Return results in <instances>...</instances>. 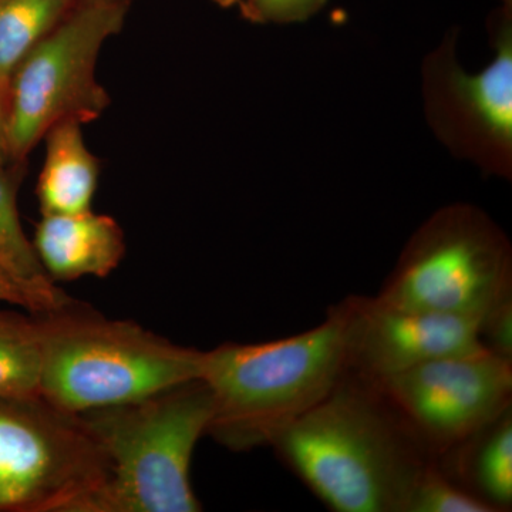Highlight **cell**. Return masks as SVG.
Segmentation results:
<instances>
[{"instance_id":"1","label":"cell","mask_w":512,"mask_h":512,"mask_svg":"<svg viewBox=\"0 0 512 512\" xmlns=\"http://www.w3.org/2000/svg\"><path fill=\"white\" fill-rule=\"evenodd\" d=\"M269 446L336 512H403L414 477L431 460L377 384L349 369Z\"/></svg>"},{"instance_id":"2","label":"cell","mask_w":512,"mask_h":512,"mask_svg":"<svg viewBox=\"0 0 512 512\" xmlns=\"http://www.w3.org/2000/svg\"><path fill=\"white\" fill-rule=\"evenodd\" d=\"M100 451V478L82 512H198L190 467L214 417L202 379L136 402L80 414Z\"/></svg>"},{"instance_id":"3","label":"cell","mask_w":512,"mask_h":512,"mask_svg":"<svg viewBox=\"0 0 512 512\" xmlns=\"http://www.w3.org/2000/svg\"><path fill=\"white\" fill-rule=\"evenodd\" d=\"M338 305L315 328L262 343H225L204 352L200 379L214 397L208 433L231 450L269 446L345 375Z\"/></svg>"},{"instance_id":"4","label":"cell","mask_w":512,"mask_h":512,"mask_svg":"<svg viewBox=\"0 0 512 512\" xmlns=\"http://www.w3.org/2000/svg\"><path fill=\"white\" fill-rule=\"evenodd\" d=\"M39 316L40 396L83 414L146 399L200 379L204 352L174 345L137 323L104 318L76 303Z\"/></svg>"},{"instance_id":"5","label":"cell","mask_w":512,"mask_h":512,"mask_svg":"<svg viewBox=\"0 0 512 512\" xmlns=\"http://www.w3.org/2000/svg\"><path fill=\"white\" fill-rule=\"evenodd\" d=\"M508 292L510 239L477 205L454 202L413 232L375 296L410 311L481 319Z\"/></svg>"},{"instance_id":"6","label":"cell","mask_w":512,"mask_h":512,"mask_svg":"<svg viewBox=\"0 0 512 512\" xmlns=\"http://www.w3.org/2000/svg\"><path fill=\"white\" fill-rule=\"evenodd\" d=\"M130 6H73L16 67L9 82V161L20 164L62 121L92 123L110 106L96 77L101 47L119 35Z\"/></svg>"},{"instance_id":"7","label":"cell","mask_w":512,"mask_h":512,"mask_svg":"<svg viewBox=\"0 0 512 512\" xmlns=\"http://www.w3.org/2000/svg\"><path fill=\"white\" fill-rule=\"evenodd\" d=\"M493 59L470 73L457 59L451 29L421 66L424 114L437 140L485 177L512 178V0L488 19Z\"/></svg>"},{"instance_id":"8","label":"cell","mask_w":512,"mask_h":512,"mask_svg":"<svg viewBox=\"0 0 512 512\" xmlns=\"http://www.w3.org/2000/svg\"><path fill=\"white\" fill-rule=\"evenodd\" d=\"M100 471L80 414L42 396L0 397V512H82Z\"/></svg>"},{"instance_id":"9","label":"cell","mask_w":512,"mask_h":512,"mask_svg":"<svg viewBox=\"0 0 512 512\" xmlns=\"http://www.w3.org/2000/svg\"><path fill=\"white\" fill-rule=\"evenodd\" d=\"M375 383L431 458L512 407V360L487 348L439 357Z\"/></svg>"},{"instance_id":"10","label":"cell","mask_w":512,"mask_h":512,"mask_svg":"<svg viewBox=\"0 0 512 512\" xmlns=\"http://www.w3.org/2000/svg\"><path fill=\"white\" fill-rule=\"evenodd\" d=\"M338 305L346 366L369 380L387 379L430 360L483 349L480 318L439 315L352 295Z\"/></svg>"},{"instance_id":"11","label":"cell","mask_w":512,"mask_h":512,"mask_svg":"<svg viewBox=\"0 0 512 512\" xmlns=\"http://www.w3.org/2000/svg\"><path fill=\"white\" fill-rule=\"evenodd\" d=\"M49 278L76 281L83 276L106 278L126 254L119 222L109 215H43L32 242Z\"/></svg>"},{"instance_id":"12","label":"cell","mask_w":512,"mask_h":512,"mask_svg":"<svg viewBox=\"0 0 512 512\" xmlns=\"http://www.w3.org/2000/svg\"><path fill=\"white\" fill-rule=\"evenodd\" d=\"M434 461L493 512L511 511L512 407Z\"/></svg>"},{"instance_id":"13","label":"cell","mask_w":512,"mask_h":512,"mask_svg":"<svg viewBox=\"0 0 512 512\" xmlns=\"http://www.w3.org/2000/svg\"><path fill=\"white\" fill-rule=\"evenodd\" d=\"M82 126L69 120L47 131L45 164L37 181L42 215L82 214L92 210L100 167L86 146Z\"/></svg>"},{"instance_id":"14","label":"cell","mask_w":512,"mask_h":512,"mask_svg":"<svg viewBox=\"0 0 512 512\" xmlns=\"http://www.w3.org/2000/svg\"><path fill=\"white\" fill-rule=\"evenodd\" d=\"M0 271L33 299L36 315L55 312L73 302L46 274L32 242L26 238L16 207L15 187L3 173V167H0Z\"/></svg>"},{"instance_id":"15","label":"cell","mask_w":512,"mask_h":512,"mask_svg":"<svg viewBox=\"0 0 512 512\" xmlns=\"http://www.w3.org/2000/svg\"><path fill=\"white\" fill-rule=\"evenodd\" d=\"M42 366L39 316L0 309V397L40 396Z\"/></svg>"},{"instance_id":"16","label":"cell","mask_w":512,"mask_h":512,"mask_svg":"<svg viewBox=\"0 0 512 512\" xmlns=\"http://www.w3.org/2000/svg\"><path fill=\"white\" fill-rule=\"evenodd\" d=\"M72 8L66 0H0V80L8 89L16 67Z\"/></svg>"},{"instance_id":"17","label":"cell","mask_w":512,"mask_h":512,"mask_svg":"<svg viewBox=\"0 0 512 512\" xmlns=\"http://www.w3.org/2000/svg\"><path fill=\"white\" fill-rule=\"evenodd\" d=\"M403 512H493L454 483L434 458L420 468L404 500Z\"/></svg>"},{"instance_id":"18","label":"cell","mask_w":512,"mask_h":512,"mask_svg":"<svg viewBox=\"0 0 512 512\" xmlns=\"http://www.w3.org/2000/svg\"><path fill=\"white\" fill-rule=\"evenodd\" d=\"M328 0H241L238 8L256 25H289L305 22L325 8Z\"/></svg>"},{"instance_id":"19","label":"cell","mask_w":512,"mask_h":512,"mask_svg":"<svg viewBox=\"0 0 512 512\" xmlns=\"http://www.w3.org/2000/svg\"><path fill=\"white\" fill-rule=\"evenodd\" d=\"M478 333L485 348L512 360V292L505 293L485 311Z\"/></svg>"},{"instance_id":"20","label":"cell","mask_w":512,"mask_h":512,"mask_svg":"<svg viewBox=\"0 0 512 512\" xmlns=\"http://www.w3.org/2000/svg\"><path fill=\"white\" fill-rule=\"evenodd\" d=\"M0 302L22 306L23 309L33 313V315L37 313L36 303L33 302V299L2 271H0Z\"/></svg>"},{"instance_id":"21","label":"cell","mask_w":512,"mask_h":512,"mask_svg":"<svg viewBox=\"0 0 512 512\" xmlns=\"http://www.w3.org/2000/svg\"><path fill=\"white\" fill-rule=\"evenodd\" d=\"M8 86L0 80V167H5L9 161L8 137Z\"/></svg>"},{"instance_id":"22","label":"cell","mask_w":512,"mask_h":512,"mask_svg":"<svg viewBox=\"0 0 512 512\" xmlns=\"http://www.w3.org/2000/svg\"><path fill=\"white\" fill-rule=\"evenodd\" d=\"M72 6L86 5V3H120V5L130 6L133 0H66Z\"/></svg>"},{"instance_id":"23","label":"cell","mask_w":512,"mask_h":512,"mask_svg":"<svg viewBox=\"0 0 512 512\" xmlns=\"http://www.w3.org/2000/svg\"><path fill=\"white\" fill-rule=\"evenodd\" d=\"M212 2L220 6V8L229 9L234 8V6H239L241 0H212Z\"/></svg>"}]
</instances>
